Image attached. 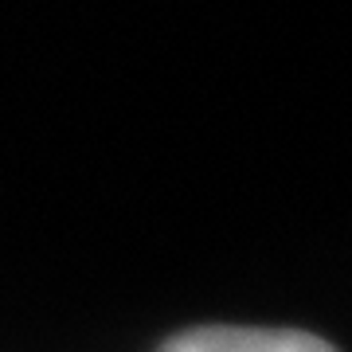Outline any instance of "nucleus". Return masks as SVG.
<instances>
[{
	"label": "nucleus",
	"instance_id": "nucleus-1",
	"mask_svg": "<svg viewBox=\"0 0 352 352\" xmlns=\"http://www.w3.org/2000/svg\"><path fill=\"white\" fill-rule=\"evenodd\" d=\"M157 352H337L314 333L254 325H200L168 337Z\"/></svg>",
	"mask_w": 352,
	"mask_h": 352
}]
</instances>
